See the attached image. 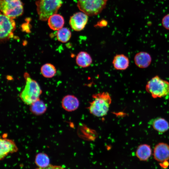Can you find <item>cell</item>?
<instances>
[{
	"label": "cell",
	"mask_w": 169,
	"mask_h": 169,
	"mask_svg": "<svg viewBox=\"0 0 169 169\" xmlns=\"http://www.w3.org/2000/svg\"><path fill=\"white\" fill-rule=\"evenodd\" d=\"M160 165L162 167L166 168L169 165V163L168 161H166L161 163Z\"/></svg>",
	"instance_id": "cb8c5ba5"
},
{
	"label": "cell",
	"mask_w": 169,
	"mask_h": 169,
	"mask_svg": "<svg viewBox=\"0 0 169 169\" xmlns=\"http://www.w3.org/2000/svg\"><path fill=\"white\" fill-rule=\"evenodd\" d=\"M48 24L50 28L54 30H58L63 27L64 20L63 17L58 14H54L48 19Z\"/></svg>",
	"instance_id": "e0dca14e"
},
{
	"label": "cell",
	"mask_w": 169,
	"mask_h": 169,
	"mask_svg": "<svg viewBox=\"0 0 169 169\" xmlns=\"http://www.w3.org/2000/svg\"><path fill=\"white\" fill-rule=\"evenodd\" d=\"M62 3V0H38L36 4L39 19L43 21L48 20L57 13Z\"/></svg>",
	"instance_id": "277c9868"
},
{
	"label": "cell",
	"mask_w": 169,
	"mask_h": 169,
	"mask_svg": "<svg viewBox=\"0 0 169 169\" xmlns=\"http://www.w3.org/2000/svg\"><path fill=\"white\" fill-rule=\"evenodd\" d=\"M35 169H65L63 167L59 166H54L50 164L48 166L44 167H38Z\"/></svg>",
	"instance_id": "603a6c76"
},
{
	"label": "cell",
	"mask_w": 169,
	"mask_h": 169,
	"mask_svg": "<svg viewBox=\"0 0 169 169\" xmlns=\"http://www.w3.org/2000/svg\"></svg>",
	"instance_id": "484cf974"
},
{
	"label": "cell",
	"mask_w": 169,
	"mask_h": 169,
	"mask_svg": "<svg viewBox=\"0 0 169 169\" xmlns=\"http://www.w3.org/2000/svg\"><path fill=\"white\" fill-rule=\"evenodd\" d=\"M79 9L88 16L100 13L105 8L108 0H75Z\"/></svg>",
	"instance_id": "5b68a950"
},
{
	"label": "cell",
	"mask_w": 169,
	"mask_h": 169,
	"mask_svg": "<svg viewBox=\"0 0 169 169\" xmlns=\"http://www.w3.org/2000/svg\"><path fill=\"white\" fill-rule=\"evenodd\" d=\"M29 109L32 113L38 115H42L46 111L47 107L43 101L39 99L30 105Z\"/></svg>",
	"instance_id": "ac0fdd59"
},
{
	"label": "cell",
	"mask_w": 169,
	"mask_h": 169,
	"mask_svg": "<svg viewBox=\"0 0 169 169\" xmlns=\"http://www.w3.org/2000/svg\"><path fill=\"white\" fill-rule=\"evenodd\" d=\"M152 151L150 146L147 144L140 145L136 149V154L140 161H146L151 156Z\"/></svg>",
	"instance_id": "9a60e30c"
},
{
	"label": "cell",
	"mask_w": 169,
	"mask_h": 169,
	"mask_svg": "<svg viewBox=\"0 0 169 169\" xmlns=\"http://www.w3.org/2000/svg\"><path fill=\"white\" fill-rule=\"evenodd\" d=\"M162 24L165 28L169 30V14L166 15L163 18Z\"/></svg>",
	"instance_id": "7402d4cb"
},
{
	"label": "cell",
	"mask_w": 169,
	"mask_h": 169,
	"mask_svg": "<svg viewBox=\"0 0 169 169\" xmlns=\"http://www.w3.org/2000/svg\"><path fill=\"white\" fill-rule=\"evenodd\" d=\"M0 35L1 40H4L13 36L16 28V23L13 18L0 13Z\"/></svg>",
	"instance_id": "52a82bcc"
},
{
	"label": "cell",
	"mask_w": 169,
	"mask_h": 169,
	"mask_svg": "<svg viewBox=\"0 0 169 169\" xmlns=\"http://www.w3.org/2000/svg\"><path fill=\"white\" fill-rule=\"evenodd\" d=\"M93 100L90 103L88 109L90 113L98 117L105 115L111 103V98L108 92H103L92 95Z\"/></svg>",
	"instance_id": "6da1fadb"
},
{
	"label": "cell",
	"mask_w": 169,
	"mask_h": 169,
	"mask_svg": "<svg viewBox=\"0 0 169 169\" xmlns=\"http://www.w3.org/2000/svg\"><path fill=\"white\" fill-rule=\"evenodd\" d=\"M26 78V84L19 95V97L25 104L30 105L39 99L42 91L36 81L28 76Z\"/></svg>",
	"instance_id": "3957f363"
},
{
	"label": "cell",
	"mask_w": 169,
	"mask_h": 169,
	"mask_svg": "<svg viewBox=\"0 0 169 169\" xmlns=\"http://www.w3.org/2000/svg\"><path fill=\"white\" fill-rule=\"evenodd\" d=\"M112 64L114 68L119 70L126 69L129 65V60L126 55L122 54H117L114 57Z\"/></svg>",
	"instance_id": "5bb4252c"
},
{
	"label": "cell",
	"mask_w": 169,
	"mask_h": 169,
	"mask_svg": "<svg viewBox=\"0 0 169 169\" xmlns=\"http://www.w3.org/2000/svg\"><path fill=\"white\" fill-rule=\"evenodd\" d=\"M155 160L161 163L169 160V145L167 143L160 142L155 146L153 151Z\"/></svg>",
	"instance_id": "30bf717a"
},
{
	"label": "cell",
	"mask_w": 169,
	"mask_h": 169,
	"mask_svg": "<svg viewBox=\"0 0 169 169\" xmlns=\"http://www.w3.org/2000/svg\"><path fill=\"white\" fill-rule=\"evenodd\" d=\"M97 25L99 27L105 26L107 24V23L105 20H102Z\"/></svg>",
	"instance_id": "d4e9b609"
},
{
	"label": "cell",
	"mask_w": 169,
	"mask_h": 169,
	"mask_svg": "<svg viewBox=\"0 0 169 169\" xmlns=\"http://www.w3.org/2000/svg\"><path fill=\"white\" fill-rule=\"evenodd\" d=\"M57 38L59 41L65 43L68 41L71 36L70 30L66 28H62L58 30L56 34Z\"/></svg>",
	"instance_id": "44dd1931"
},
{
	"label": "cell",
	"mask_w": 169,
	"mask_h": 169,
	"mask_svg": "<svg viewBox=\"0 0 169 169\" xmlns=\"http://www.w3.org/2000/svg\"><path fill=\"white\" fill-rule=\"evenodd\" d=\"M146 89L154 98L169 96V82L156 75L147 82Z\"/></svg>",
	"instance_id": "7a4b0ae2"
},
{
	"label": "cell",
	"mask_w": 169,
	"mask_h": 169,
	"mask_svg": "<svg viewBox=\"0 0 169 169\" xmlns=\"http://www.w3.org/2000/svg\"><path fill=\"white\" fill-rule=\"evenodd\" d=\"M0 160H3L9 153L17 152L18 148L12 140L6 138H0Z\"/></svg>",
	"instance_id": "9c48e42d"
},
{
	"label": "cell",
	"mask_w": 169,
	"mask_h": 169,
	"mask_svg": "<svg viewBox=\"0 0 169 169\" xmlns=\"http://www.w3.org/2000/svg\"><path fill=\"white\" fill-rule=\"evenodd\" d=\"M152 59L150 55L145 52L137 53L134 57V61L136 65L140 68H146L151 64Z\"/></svg>",
	"instance_id": "7c38bea8"
},
{
	"label": "cell",
	"mask_w": 169,
	"mask_h": 169,
	"mask_svg": "<svg viewBox=\"0 0 169 169\" xmlns=\"http://www.w3.org/2000/svg\"><path fill=\"white\" fill-rule=\"evenodd\" d=\"M0 9L2 13L14 19L23 13V4L21 0H0Z\"/></svg>",
	"instance_id": "8992f818"
},
{
	"label": "cell",
	"mask_w": 169,
	"mask_h": 169,
	"mask_svg": "<svg viewBox=\"0 0 169 169\" xmlns=\"http://www.w3.org/2000/svg\"><path fill=\"white\" fill-rule=\"evenodd\" d=\"M88 16L82 12L74 14L70 17L69 21V24L71 28L76 31L82 30L87 23Z\"/></svg>",
	"instance_id": "ba28073f"
},
{
	"label": "cell",
	"mask_w": 169,
	"mask_h": 169,
	"mask_svg": "<svg viewBox=\"0 0 169 169\" xmlns=\"http://www.w3.org/2000/svg\"><path fill=\"white\" fill-rule=\"evenodd\" d=\"M35 162L38 167L44 168L50 165V159L46 154L40 152L36 155Z\"/></svg>",
	"instance_id": "d6986e66"
},
{
	"label": "cell",
	"mask_w": 169,
	"mask_h": 169,
	"mask_svg": "<svg viewBox=\"0 0 169 169\" xmlns=\"http://www.w3.org/2000/svg\"><path fill=\"white\" fill-rule=\"evenodd\" d=\"M75 61L78 66L83 68L89 67L92 63V59L90 55L84 51H81L78 54Z\"/></svg>",
	"instance_id": "2e32d148"
},
{
	"label": "cell",
	"mask_w": 169,
	"mask_h": 169,
	"mask_svg": "<svg viewBox=\"0 0 169 169\" xmlns=\"http://www.w3.org/2000/svg\"><path fill=\"white\" fill-rule=\"evenodd\" d=\"M40 71L42 74L45 77L51 78L56 73V69L55 66L50 63H46L42 66Z\"/></svg>",
	"instance_id": "ffe728a7"
},
{
	"label": "cell",
	"mask_w": 169,
	"mask_h": 169,
	"mask_svg": "<svg viewBox=\"0 0 169 169\" xmlns=\"http://www.w3.org/2000/svg\"><path fill=\"white\" fill-rule=\"evenodd\" d=\"M153 128L160 134H162L169 129V124L163 118L157 117L151 120L149 122Z\"/></svg>",
	"instance_id": "4fadbf2b"
},
{
	"label": "cell",
	"mask_w": 169,
	"mask_h": 169,
	"mask_svg": "<svg viewBox=\"0 0 169 169\" xmlns=\"http://www.w3.org/2000/svg\"><path fill=\"white\" fill-rule=\"evenodd\" d=\"M62 108L66 111L71 112L76 110L79 105V101L77 97L73 95L65 96L61 101Z\"/></svg>",
	"instance_id": "8fae6325"
}]
</instances>
